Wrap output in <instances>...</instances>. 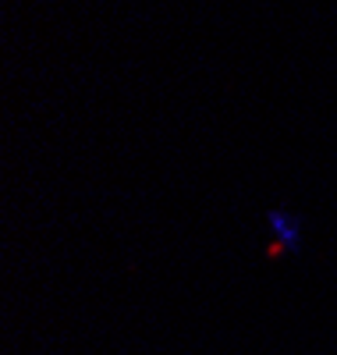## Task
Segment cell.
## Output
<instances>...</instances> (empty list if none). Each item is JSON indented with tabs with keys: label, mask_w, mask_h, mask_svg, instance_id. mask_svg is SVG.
I'll return each instance as SVG.
<instances>
[{
	"label": "cell",
	"mask_w": 337,
	"mask_h": 355,
	"mask_svg": "<svg viewBox=\"0 0 337 355\" xmlns=\"http://www.w3.org/2000/svg\"><path fill=\"white\" fill-rule=\"evenodd\" d=\"M266 227L273 234V245H270V256H284L291 249H298L302 242V231H305V220L284 206H270L266 210Z\"/></svg>",
	"instance_id": "1"
}]
</instances>
